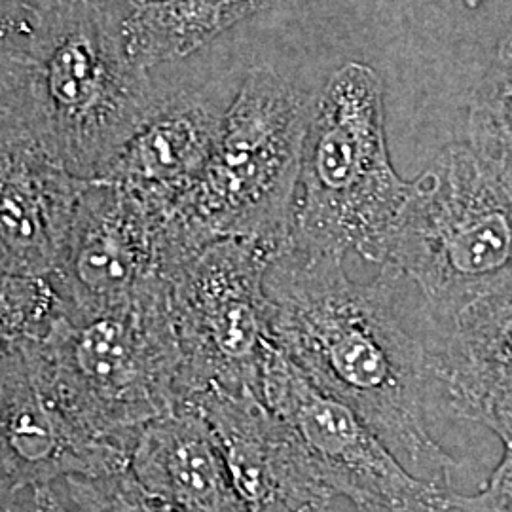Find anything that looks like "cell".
Segmentation results:
<instances>
[{
    "label": "cell",
    "mask_w": 512,
    "mask_h": 512,
    "mask_svg": "<svg viewBox=\"0 0 512 512\" xmlns=\"http://www.w3.org/2000/svg\"><path fill=\"white\" fill-rule=\"evenodd\" d=\"M382 268L355 283L344 258L308 251L287 239L266 272L275 346L308 380L348 404L403 463L452 486L456 459L425 423L427 344L404 329L393 285Z\"/></svg>",
    "instance_id": "6da1fadb"
},
{
    "label": "cell",
    "mask_w": 512,
    "mask_h": 512,
    "mask_svg": "<svg viewBox=\"0 0 512 512\" xmlns=\"http://www.w3.org/2000/svg\"><path fill=\"white\" fill-rule=\"evenodd\" d=\"M126 18L99 0H52L21 48L27 139L84 181L103 175L160 99L129 54Z\"/></svg>",
    "instance_id": "7a4b0ae2"
},
{
    "label": "cell",
    "mask_w": 512,
    "mask_h": 512,
    "mask_svg": "<svg viewBox=\"0 0 512 512\" xmlns=\"http://www.w3.org/2000/svg\"><path fill=\"white\" fill-rule=\"evenodd\" d=\"M410 186L391 164L380 76L365 63L340 67L313 99L291 239L315 253L382 264Z\"/></svg>",
    "instance_id": "3957f363"
},
{
    "label": "cell",
    "mask_w": 512,
    "mask_h": 512,
    "mask_svg": "<svg viewBox=\"0 0 512 512\" xmlns=\"http://www.w3.org/2000/svg\"><path fill=\"white\" fill-rule=\"evenodd\" d=\"M35 346L74 418L128 456L148 421L183 406V355L169 281L107 310L57 308Z\"/></svg>",
    "instance_id": "277c9868"
},
{
    "label": "cell",
    "mask_w": 512,
    "mask_h": 512,
    "mask_svg": "<svg viewBox=\"0 0 512 512\" xmlns=\"http://www.w3.org/2000/svg\"><path fill=\"white\" fill-rule=\"evenodd\" d=\"M311 107V97L270 69L245 76L200 181L169 219L183 255L217 239L291 238Z\"/></svg>",
    "instance_id": "5b68a950"
},
{
    "label": "cell",
    "mask_w": 512,
    "mask_h": 512,
    "mask_svg": "<svg viewBox=\"0 0 512 512\" xmlns=\"http://www.w3.org/2000/svg\"><path fill=\"white\" fill-rule=\"evenodd\" d=\"M406 275L444 323L512 281V196L467 143L412 181L380 264Z\"/></svg>",
    "instance_id": "8992f818"
},
{
    "label": "cell",
    "mask_w": 512,
    "mask_h": 512,
    "mask_svg": "<svg viewBox=\"0 0 512 512\" xmlns=\"http://www.w3.org/2000/svg\"><path fill=\"white\" fill-rule=\"evenodd\" d=\"M281 245L217 239L169 275V310L183 355L181 408L207 393L262 397L264 365L275 348L264 279Z\"/></svg>",
    "instance_id": "52a82bcc"
},
{
    "label": "cell",
    "mask_w": 512,
    "mask_h": 512,
    "mask_svg": "<svg viewBox=\"0 0 512 512\" xmlns=\"http://www.w3.org/2000/svg\"><path fill=\"white\" fill-rule=\"evenodd\" d=\"M262 399L289 425L336 499L382 512H452L459 494L410 473L348 404L308 380L275 346L264 365Z\"/></svg>",
    "instance_id": "ba28073f"
},
{
    "label": "cell",
    "mask_w": 512,
    "mask_h": 512,
    "mask_svg": "<svg viewBox=\"0 0 512 512\" xmlns=\"http://www.w3.org/2000/svg\"><path fill=\"white\" fill-rule=\"evenodd\" d=\"M181 260L167 215L118 184L93 179L46 279L59 310L92 313L164 285Z\"/></svg>",
    "instance_id": "9c48e42d"
},
{
    "label": "cell",
    "mask_w": 512,
    "mask_h": 512,
    "mask_svg": "<svg viewBox=\"0 0 512 512\" xmlns=\"http://www.w3.org/2000/svg\"><path fill=\"white\" fill-rule=\"evenodd\" d=\"M129 467V456L97 439L63 403L37 346L0 359V486L33 494L69 476Z\"/></svg>",
    "instance_id": "30bf717a"
},
{
    "label": "cell",
    "mask_w": 512,
    "mask_h": 512,
    "mask_svg": "<svg viewBox=\"0 0 512 512\" xmlns=\"http://www.w3.org/2000/svg\"><path fill=\"white\" fill-rule=\"evenodd\" d=\"M186 408L209 423L247 511L325 512L336 499L260 395L207 393Z\"/></svg>",
    "instance_id": "8fae6325"
},
{
    "label": "cell",
    "mask_w": 512,
    "mask_h": 512,
    "mask_svg": "<svg viewBox=\"0 0 512 512\" xmlns=\"http://www.w3.org/2000/svg\"><path fill=\"white\" fill-rule=\"evenodd\" d=\"M427 346L429 380L458 418L512 433V281L448 319Z\"/></svg>",
    "instance_id": "7c38bea8"
},
{
    "label": "cell",
    "mask_w": 512,
    "mask_h": 512,
    "mask_svg": "<svg viewBox=\"0 0 512 512\" xmlns=\"http://www.w3.org/2000/svg\"><path fill=\"white\" fill-rule=\"evenodd\" d=\"M226 109L202 93L160 95L145 124L99 179L126 188L171 219L219 143Z\"/></svg>",
    "instance_id": "4fadbf2b"
},
{
    "label": "cell",
    "mask_w": 512,
    "mask_h": 512,
    "mask_svg": "<svg viewBox=\"0 0 512 512\" xmlns=\"http://www.w3.org/2000/svg\"><path fill=\"white\" fill-rule=\"evenodd\" d=\"M86 184L35 143L0 139V268L52 274Z\"/></svg>",
    "instance_id": "5bb4252c"
},
{
    "label": "cell",
    "mask_w": 512,
    "mask_h": 512,
    "mask_svg": "<svg viewBox=\"0 0 512 512\" xmlns=\"http://www.w3.org/2000/svg\"><path fill=\"white\" fill-rule=\"evenodd\" d=\"M129 471L171 512H249L209 423L194 408L148 421L131 446Z\"/></svg>",
    "instance_id": "9a60e30c"
},
{
    "label": "cell",
    "mask_w": 512,
    "mask_h": 512,
    "mask_svg": "<svg viewBox=\"0 0 512 512\" xmlns=\"http://www.w3.org/2000/svg\"><path fill=\"white\" fill-rule=\"evenodd\" d=\"M272 2L148 0L124 21L129 54L147 71L183 59Z\"/></svg>",
    "instance_id": "2e32d148"
},
{
    "label": "cell",
    "mask_w": 512,
    "mask_h": 512,
    "mask_svg": "<svg viewBox=\"0 0 512 512\" xmlns=\"http://www.w3.org/2000/svg\"><path fill=\"white\" fill-rule=\"evenodd\" d=\"M467 145L512 196V23L469 99Z\"/></svg>",
    "instance_id": "e0dca14e"
},
{
    "label": "cell",
    "mask_w": 512,
    "mask_h": 512,
    "mask_svg": "<svg viewBox=\"0 0 512 512\" xmlns=\"http://www.w3.org/2000/svg\"><path fill=\"white\" fill-rule=\"evenodd\" d=\"M57 311L48 279L0 268V359L44 338Z\"/></svg>",
    "instance_id": "ac0fdd59"
},
{
    "label": "cell",
    "mask_w": 512,
    "mask_h": 512,
    "mask_svg": "<svg viewBox=\"0 0 512 512\" xmlns=\"http://www.w3.org/2000/svg\"><path fill=\"white\" fill-rule=\"evenodd\" d=\"M27 73L25 52L0 44V139L25 137Z\"/></svg>",
    "instance_id": "d6986e66"
},
{
    "label": "cell",
    "mask_w": 512,
    "mask_h": 512,
    "mask_svg": "<svg viewBox=\"0 0 512 512\" xmlns=\"http://www.w3.org/2000/svg\"><path fill=\"white\" fill-rule=\"evenodd\" d=\"M505 452L486 488L476 495H459L458 512H512V433L503 440Z\"/></svg>",
    "instance_id": "ffe728a7"
},
{
    "label": "cell",
    "mask_w": 512,
    "mask_h": 512,
    "mask_svg": "<svg viewBox=\"0 0 512 512\" xmlns=\"http://www.w3.org/2000/svg\"><path fill=\"white\" fill-rule=\"evenodd\" d=\"M52 0H0V44L23 48L38 16Z\"/></svg>",
    "instance_id": "44dd1931"
},
{
    "label": "cell",
    "mask_w": 512,
    "mask_h": 512,
    "mask_svg": "<svg viewBox=\"0 0 512 512\" xmlns=\"http://www.w3.org/2000/svg\"><path fill=\"white\" fill-rule=\"evenodd\" d=\"M0 512H37V492L14 494L0 486Z\"/></svg>",
    "instance_id": "7402d4cb"
},
{
    "label": "cell",
    "mask_w": 512,
    "mask_h": 512,
    "mask_svg": "<svg viewBox=\"0 0 512 512\" xmlns=\"http://www.w3.org/2000/svg\"><path fill=\"white\" fill-rule=\"evenodd\" d=\"M99 2H105L107 6H112V8H116V10H120V12L129 16L137 6L145 4L148 0H99Z\"/></svg>",
    "instance_id": "603a6c76"
},
{
    "label": "cell",
    "mask_w": 512,
    "mask_h": 512,
    "mask_svg": "<svg viewBox=\"0 0 512 512\" xmlns=\"http://www.w3.org/2000/svg\"><path fill=\"white\" fill-rule=\"evenodd\" d=\"M325 512H382V511H374V509H366V507H359V505H353V503H348L346 507H336L334 509V505H330L329 509Z\"/></svg>",
    "instance_id": "cb8c5ba5"
},
{
    "label": "cell",
    "mask_w": 512,
    "mask_h": 512,
    "mask_svg": "<svg viewBox=\"0 0 512 512\" xmlns=\"http://www.w3.org/2000/svg\"><path fill=\"white\" fill-rule=\"evenodd\" d=\"M37 512H40V511H38V507H37Z\"/></svg>",
    "instance_id": "d4e9b609"
}]
</instances>
